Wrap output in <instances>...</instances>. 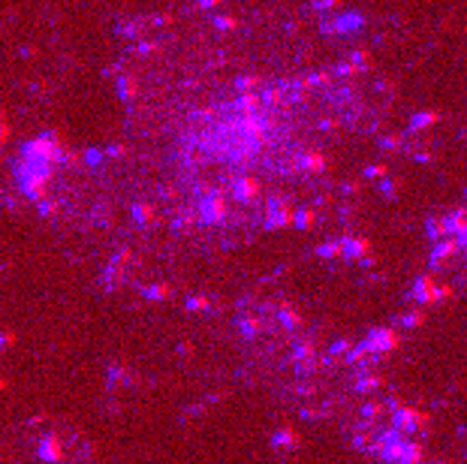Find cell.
Here are the masks:
<instances>
[{
    "mask_svg": "<svg viewBox=\"0 0 467 464\" xmlns=\"http://www.w3.org/2000/svg\"><path fill=\"white\" fill-rule=\"evenodd\" d=\"M425 434V416L392 398H374L362 404L350 422V443L377 464H419Z\"/></svg>",
    "mask_w": 467,
    "mask_h": 464,
    "instance_id": "6da1fadb",
    "label": "cell"
},
{
    "mask_svg": "<svg viewBox=\"0 0 467 464\" xmlns=\"http://www.w3.org/2000/svg\"><path fill=\"white\" fill-rule=\"evenodd\" d=\"M36 452H40L42 464H90L94 461L90 443L79 431L67 429V425H52L40 438Z\"/></svg>",
    "mask_w": 467,
    "mask_h": 464,
    "instance_id": "7a4b0ae2",
    "label": "cell"
}]
</instances>
